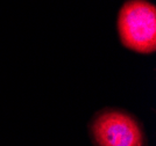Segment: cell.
Masks as SVG:
<instances>
[{
  "label": "cell",
  "mask_w": 156,
  "mask_h": 146,
  "mask_svg": "<svg viewBox=\"0 0 156 146\" xmlns=\"http://www.w3.org/2000/svg\"><path fill=\"white\" fill-rule=\"evenodd\" d=\"M118 30L125 46L141 53L156 49V8L146 0H130L118 16Z\"/></svg>",
  "instance_id": "1"
},
{
  "label": "cell",
  "mask_w": 156,
  "mask_h": 146,
  "mask_svg": "<svg viewBox=\"0 0 156 146\" xmlns=\"http://www.w3.org/2000/svg\"><path fill=\"white\" fill-rule=\"evenodd\" d=\"M92 134L99 146H142V131L137 122L121 111H106L92 124Z\"/></svg>",
  "instance_id": "2"
}]
</instances>
